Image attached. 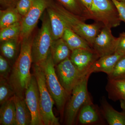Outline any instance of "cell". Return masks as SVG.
<instances>
[{"label":"cell","mask_w":125,"mask_h":125,"mask_svg":"<svg viewBox=\"0 0 125 125\" xmlns=\"http://www.w3.org/2000/svg\"><path fill=\"white\" fill-rule=\"evenodd\" d=\"M37 32L35 30L29 36L21 40L19 54L12 66L8 79L15 94L20 97H25V92L32 77L30 73L33 63L32 47Z\"/></svg>","instance_id":"1"},{"label":"cell","mask_w":125,"mask_h":125,"mask_svg":"<svg viewBox=\"0 0 125 125\" xmlns=\"http://www.w3.org/2000/svg\"><path fill=\"white\" fill-rule=\"evenodd\" d=\"M50 6L54 9L70 29L85 39L92 48L94 41L104 25L98 22L88 24L80 18L67 10L57 1L52 0Z\"/></svg>","instance_id":"2"},{"label":"cell","mask_w":125,"mask_h":125,"mask_svg":"<svg viewBox=\"0 0 125 125\" xmlns=\"http://www.w3.org/2000/svg\"><path fill=\"white\" fill-rule=\"evenodd\" d=\"M43 15L42 27L36 33L32 47L33 63L38 65L42 64L46 60L53 41L47 11Z\"/></svg>","instance_id":"3"},{"label":"cell","mask_w":125,"mask_h":125,"mask_svg":"<svg viewBox=\"0 0 125 125\" xmlns=\"http://www.w3.org/2000/svg\"><path fill=\"white\" fill-rule=\"evenodd\" d=\"M33 70L39 90L40 112L43 124L44 125H60L58 118L53 113L52 108L55 103L47 87L42 67L33 64Z\"/></svg>","instance_id":"4"},{"label":"cell","mask_w":125,"mask_h":125,"mask_svg":"<svg viewBox=\"0 0 125 125\" xmlns=\"http://www.w3.org/2000/svg\"><path fill=\"white\" fill-rule=\"evenodd\" d=\"M45 73L46 84L48 91L54 99L57 110L64 109L69 94L61 84L56 72L51 51L46 61L40 65Z\"/></svg>","instance_id":"5"},{"label":"cell","mask_w":125,"mask_h":125,"mask_svg":"<svg viewBox=\"0 0 125 125\" xmlns=\"http://www.w3.org/2000/svg\"><path fill=\"white\" fill-rule=\"evenodd\" d=\"M91 15L92 20L111 29L119 26L121 21L111 0H93Z\"/></svg>","instance_id":"6"},{"label":"cell","mask_w":125,"mask_h":125,"mask_svg":"<svg viewBox=\"0 0 125 125\" xmlns=\"http://www.w3.org/2000/svg\"><path fill=\"white\" fill-rule=\"evenodd\" d=\"M90 75L84 76L74 87L71 97L67 104L66 110L65 121L66 124H73L79 110L84 105L91 102L87 89L88 79Z\"/></svg>","instance_id":"7"},{"label":"cell","mask_w":125,"mask_h":125,"mask_svg":"<svg viewBox=\"0 0 125 125\" xmlns=\"http://www.w3.org/2000/svg\"><path fill=\"white\" fill-rule=\"evenodd\" d=\"M52 0H33L29 11L22 18L19 40L28 37L36 29L39 19L49 7Z\"/></svg>","instance_id":"8"},{"label":"cell","mask_w":125,"mask_h":125,"mask_svg":"<svg viewBox=\"0 0 125 125\" xmlns=\"http://www.w3.org/2000/svg\"><path fill=\"white\" fill-rule=\"evenodd\" d=\"M56 66V72L59 80L69 95L74 87L85 75L78 70L70 57Z\"/></svg>","instance_id":"9"},{"label":"cell","mask_w":125,"mask_h":125,"mask_svg":"<svg viewBox=\"0 0 125 125\" xmlns=\"http://www.w3.org/2000/svg\"><path fill=\"white\" fill-rule=\"evenodd\" d=\"M25 98L32 116L31 125H44L43 122L40 104V95L37 82L32 75L29 84L25 92Z\"/></svg>","instance_id":"10"},{"label":"cell","mask_w":125,"mask_h":125,"mask_svg":"<svg viewBox=\"0 0 125 125\" xmlns=\"http://www.w3.org/2000/svg\"><path fill=\"white\" fill-rule=\"evenodd\" d=\"M118 37H114L111 29L104 26L96 36L92 48L99 57L113 54L115 51Z\"/></svg>","instance_id":"11"},{"label":"cell","mask_w":125,"mask_h":125,"mask_svg":"<svg viewBox=\"0 0 125 125\" xmlns=\"http://www.w3.org/2000/svg\"><path fill=\"white\" fill-rule=\"evenodd\" d=\"M72 62L83 75L89 74L91 66L99 58L93 49H76L71 51L70 57Z\"/></svg>","instance_id":"12"},{"label":"cell","mask_w":125,"mask_h":125,"mask_svg":"<svg viewBox=\"0 0 125 125\" xmlns=\"http://www.w3.org/2000/svg\"><path fill=\"white\" fill-rule=\"evenodd\" d=\"M123 55L114 52L99 57L92 65L89 70L91 74L94 72H103L109 75L112 73L117 62L122 56Z\"/></svg>","instance_id":"13"},{"label":"cell","mask_w":125,"mask_h":125,"mask_svg":"<svg viewBox=\"0 0 125 125\" xmlns=\"http://www.w3.org/2000/svg\"><path fill=\"white\" fill-rule=\"evenodd\" d=\"M13 99L16 108L17 125H31V112L27 106L25 97L15 94Z\"/></svg>","instance_id":"14"},{"label":"cell","mask_w":125,"mask_h":125,"mask_svg":"<svg viewBox=\"0 0 125 125\" xmlns=\"http://www.w3.org/2000/svg\"><path fill=\"white\" fill-rule=\"evenodd\" d=\"M46 11L49 18L53 40L62 38L67 28L64 22L58 13L50 6L47 8Z\"/></svg>","instance_id":"15"},{"label":"cell","mask_w":125,"mask_h":125,"mask_svg":"<svg viewBox=\"0 0 125 125\" xmlns=\"http://www.w3.org/2000/svg\"><path fill=\"white\" fill-rule=\"evenodd\" d=\"M71 52V50L63 39L53 40L51 47V52L55 65L70 57Z\"/></svg>","instance_id":"16"},{"label":"cell","mask_w":125,"mask_h":125,"mask_svg":"<svg viewBox=\"0 0 125 125\" xmlns=\"http://www.w3.org/2000/svg\"><path fill=\"white\" fill-rule=\"evenodd\" d=\"M67 10L84 21L92 19V16L81 0H56Z\"/></svg>","instance_id":"17"},{"label":"cell","mask_w":125,"mask_h":125,"mask_svg":"<svg viewBox=\"0 0 125 125\" xmlns=\"http://www.w3.org/2000/svg\"><path fill=\"white\" fill-rule=\"evenodd\" d=\"M0 108V125H17L13 97L3 103Z\"/></svg>","instance_id":"18"},{"label":"cell","mask_w":125,"mask_h":125,"mask_svg":"<svg viewBox=\"0 0 125 125\" xmlns=\"http://www.w3.org/2000/svg\"><path fill=\"white\" fill-rule=\"evenodd\" d=\"M62 38L71 51L79 49H93L85 39L68 28L65 30Z\"/></svg>","instance_id":"19"},{"label":"cell","mask_w":125,"mask_h":125,"mask_svg":"<svg viewBox=\"0 0 125 125\" xmlns=\"http://www.w3.org/2000/svg\"><path fill=\"white\" fill-rule=\"evenodd\" d=\"M21 42L19 39H11L1 42V55L13 65L18 57V52Z\"/></svg>","instance_id":"20"},{"label":"cell","mask_w":125,"mask_h":125,"mask_svg":"<svg viewBox=\"0 0 125 125\" xmlns=\"http://www.w3.org/2000/svg\"><path fill=\"white\" fill-rule=\"evenodd\" d=\"M103 114L110 125H125V112L117 111L106 102L102 104Z\"/></svg>","instance_id":"21"},{"label":"cell","mask_w":125,"mask_h":125,"mask_svg":"<svg viewBox=\"0 0 125 125\" xmlns=\"http://www.w3.org/2000/svg\"><path fill=\"white\" fill-rule=\"evenodd\" d=\"M22 17L16 9L11 6L0 10V29L21 22Z\"/></svg>","instance_id":"22"},{"label":"cell","mask_w":125,"mask_h":125,"mask_svg":"<svg viewBox=\"0 0 125 125\" xmlns=\"http://www.w3.org/2000/svg\"><path fill=\"white\" fill-rule=\"evenodd\" d=\"M107 88L111 98L125 101V79H109Z\"/></svg>","instance_id":"23"},{"label":"cell","mask_w":125,"mask_h":125,"mask_svg":"<svg viewBox=\"0 0 125 125\" xmlns=\"http://www.w3.org/2000/svg\"><path fill=\"white\" fill-rule=\"evenodd\" d=\"M91 103L86 104L81 108L79 116V121L81 124L94 123L99 120L98 114Z\"/></svg>","instance_id":"24"},{"label":"cell","mask_w":125,"mask_h":125,"mask_svg":"<svg viewBox=\"0 0 125 125\" xmlns=\"http://www.w3.org/2000/svg\"><path fill=\"white\" fill-rule=\"evenodd\" d=\"M21 28V22H20L1 29L0 30L1 42L11 39H19Z\"/></svg>","instance_id":"25"},{"label":"cell","mask_w":125,"mask_h":125,"mask_svg":"<svg viewBox=\"0 0 125 125\" xmlns=\"http://www.w3.org/2000/svg\"><path fill=\"white\" fill-rule=\"evenodd\" d=\"M14 92L6 79L0 77V104L2 105L13 97Z\"/></svg>","instance_id":"26"},{"label":"cell","mask_w":125,"mask_h":125,"mask_svg":"<svg viewBox=\"0 0 125 125\" xmlns=\"http://www.w3.org/2000/svg\"><path fill=\"white\" fill-rule=\"evenodd\" d=\"M108 76L110 79H125V55L117 62L112 73Z\"/></svg>","instance_id":"27"},{"label":"cell","mask_w":125,"mask_h":125,"mask_svg":"<svg viewBox=\"0 0 125 125\" xmlns=\"http://www.w3.org/2000/svg\"><path fill=\"white\" fill-rule=\"evenodd\" d=\"M12 66L3 56L0 55V76L8 80L11 73Z\"/></svg>","instance_id":"28"},{"label":"cell","mask_w":125,"mask_h":125,"mask_svg":"<svg viewBox=\"0 0 125 125\" xmlns=\"http://www.w3.org/2000/svg\"><path fill=\"white\" fill-rule=\"evenodd\" d=\"M33 0H19L15 7L19 13L24 17L29 11L32 6Z\"/></svg>","instance_id":"29"},{"label":"cell","mask_w":125,"mask_h":125,"mask_svg":"<svg viewBox=\"0 0 125 125\" xmlns=\"http://www.w3.org/2000/svg\"><path fill=\"white\" fill-rule=\"evenodd\" d=\"M116 7L121 21L125 23V2L118 0H111Z\"/></svg>","instance_id":"30"},{"label":"cell","mask_w":125,"mask_h":125,"mask_svg":"<svg viewBox=\"0 0 125 125\" xmlns=\"http://www.w3.org/2000/svg\"><path fill=\"white\" fill-rule=\"evenodd\" d=\"M118 38L117 45L115 52L125 55V32H123L120 34Z\"/></svg>","instance_id":"31"},{"label":"cell","mask_w":125,"mask_h":125,"mask_svg":"<svg viewBox=\"0 0 125 125\" xmlns=\"http://www.w3.org/2000/svg\"><path fill=\"white\" fill-rule=\"evenodd\" d=\"M19 0H0L1 5L7 8L11 6H15Z\"/></svg>","instance_id":"32"},{"label":"cell","mask_w":125,"mask_h":125,"mask_svg":"<svg viewBox=\"0 0 125 125\" xmlns=\"http://www.w3.org/2000/svg\"><path fill=\"white\" fill-rule=\"evenodd\" d=\"M81 0L91 15V9H92V4H93V0Z\"/></svg>","instance_id":"33"},{"label":"cell","mask_w":125,"mask_h":125,"mask_svg":"<svg viewBox=\"0 0 125 125\" xmlns=\"http://www.w3.org/2000/svg\"><path fill=\"white\" fill-rule=\"evenodd\" d=\"M121 108L123 112H125V101L123 100H120Z\"/></svg>","instance_id":"34"},{"label":"cell","mask_w":125,"mask_h":125,"mask_svg":"<svg viewBox=\"0 0 125 125\" xmlns=\"http://www.w3.org/2000/svg\"><path fill=\"white\" fill-rule=\"evenodd\" d=\"M118 1H124V2H125V0H118Z\"/></svg>","instance_id":"35"}]
</instances>
